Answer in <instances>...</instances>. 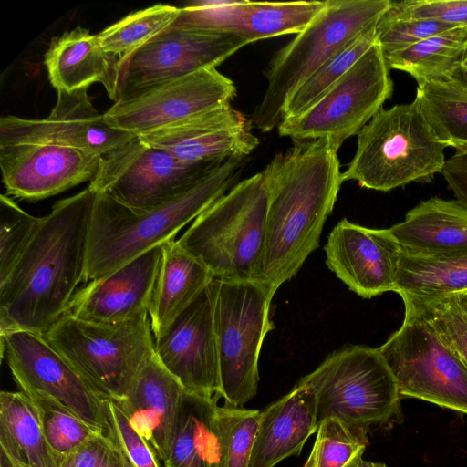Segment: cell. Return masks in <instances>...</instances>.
I'll return each instance as SVG.
<instances>
[{
	"mask_svg": "<svg viewBox=\"0 0 467 467\" xmlns=\"http://www.w3.org/2000/svg\"><path fill=\"white\" fill-rule=\"evenodd\" d=\"M368 443V432L328 418L320 422L303 467H355Z\"/></svg>",
	"mask_w": 467,
	"mask_h": 467,
	"instance_id": "d590c367",
	"label": "cell"
},
{
	"mask_svg": "<svg viewBox=\"0 0 467 467\" xmlns=\"http://www.w3.org/2000/svg\"><path fill=\"white\" fill-rule=\"evenodd\" d=\"M100 156L55 143L0 145L2 182L7 195L39 201L63 192L96 175Z\"/></svg>",
	"mask_w": 467,
	"mask_h": 467,
	"instance_id": "ac0fdd59",
	"label": "cell"
},
{
	"mask_svg": "<svg viewBox=\"0 0 467 467\" xmlns=\"http://www.w3.org/2000/svg\"><path fill=\"white\" fill-rule=\"evenodd\" d=\"M57 92V102L45 119L2 117L0 145L55 143L102 157L137 137L109 126L103 114L93 106L88 88L72 92Z\"/></svg>",
	"mask_w": 467,
	"mask_h": 467,
	"instance_id": "e0dca14e",
	"label": "cell"
},
{
	"mask_svg": "<svg viewBox=\"0 0 467 467\" xmlns=\"http://www.w3.org/2000/svg\"><path fill=\"white\" fill-rule=\"evenodd\" d=\"M58 467H130L108 433L95 432L58 461Z\"/></svg>",
	"mask_w": 467,
	"mask_h": 467,
	"instance_id": "7bdbcfd3",
	"label": "cell"
},
{
	"mask_svg": "<svg viewBox=\"0 0 467 467\" xmlns=\"http://www.w3.org/2000/svg\"><path fill=\"white\" fill-rule=\"evenodd\" d=\"M467 301V296H462Z\"/></svg>",
	"mask_w": 467,
	"mask_h": 467,
	"instance_id": "681fc988",
	"label": "cell"
},
{
	"mask_svg": "<svg viewBox=\"0 0 467 467\" xmlns=\"http://www.w3.org/2000/svg\"><path fill=\"white\" fill-rule=\"evenodd\" d=\"M44 63L57 91L72 92L99 82L113 99L117 59L88 29L77 26L52 38Z\"/></svg>",
	"mask_w": 467,
	"mask_h": 467,
	"instance_id": "d4e9b609",
	"label": "cell"
},
{
	"mask_svg": "<svg viewBox=\"0 0 467 467\" xmlns=\"http://www.w3.org/2000/svg\"><path fill=\"white\" fill-rule=\"evenodd\" d=\"M327 267L363 298L393 291L402 248L389 229L365 227L343 218L324 248Z\"/></svg>",
	"mask_w": 467,
	"mask_h": 467,
	"instance_id": "d6986e66",
	"label": "cell"
},
{
	"mask_svg": "<svg viewBox=\"0 0 467 467\" xmlns=\"http://www.w3.org/2000/svg\"><path fill=\"white\" fill-rule=\"evenodd\" d=\"M416 300L423 306L438 332L467 368V301L460 295Z\"/></svg>",
	"mask_w": 467,
	"mask_h": 467,
	"instance_id": "f35d334b",
	"label": "cell"
},
{
	"mask_svg": "<svg viewBox=\"0 0 467 467\" xmlns=\"http://www.w3.org/2000/svg\"><path fill=\"white\" fill-rule=\"evenodd\" d=\"M463 151H467V150H463Z\"/></svg>",
	"mask_w": 467,
	"mask_h": 467,
	"instance_id": "f907efd6",
	"label": "cell"
},
{
	"mask_svg": "<svg viewBox=\"0 0 467 467\" xmlns=\"http://www.w3.org/2000/svg\"><path fill=\"white\" fill-rule=\"evenodd\" d=\"M317 428L315 394L299 381L261 411L249 467H275L287 457L298 456Z\"/></svg>",
	"mask_w": 467,
	"mask_h": 467,
	"instance_id": "cb8c5ba5",
	"label": "cell"
},
{
	"mask_svg": "<svg viewBox=\"0 0 467 467\" xmlns=\"http://www.w3.org/2000/svg\"><path fill=\"white\" fill-rule=\"evenodd\" d=\"M251 124L230 105L139 137L183 163L220 165L244 159L258 146Z\"/></svg>",
	"mask_w": 467,
	"mask_h": 467,
	"instance_id": "44dd1931",
	"label": "cell"
},
{
	"mask_svg": "<svg viewBox=\"0 0 467 467\" xmlns=\"http://www.w3.org/2000/svg\"><path fill=\"white\" fill-rule=\"evenodd\" d=\"M453 28L457 27L435 20L402 18L389 8L377 22L376 36L386 55Z\"/></svg>",
	"mask_w": 467,
	"mask_h": 467,
	"instance_id": "ab89813d",
	"label": "cell"
},
{
	"mask_svg": "<svg viewBox=\"0 0 467 467\" xmlns=\"http://www.w3.org/2000/svg\"><path fill=\"white\" fill-rule=\"evenodd\" d=\"M393 291L419 300L467 292V251L437 255L402 251Z\"/></svg>",
	"mask_w": 467,
	"mask_h": 467,
	"instance_id": "f546056e",
	"label": "cell"
},
{
	"mask_svg": "<svg viewBox=\"0 0 467 467\" xmlns=\"http://www.w3.org/2000/svg\"><path fill=\"white\" fill-rule=\"evenodd\" d=\"M219 399L184 391L163 461L165 467H222Z\"/></svg>",
	"mask_w": 467,
	"mask_h": 467,
	"instance_id": "4316f807",
	"label": "cell"
},
{
	"mask_svg": "<svg viewBox=\"0 0 467 467\" xmlns=\"http://www.w3.org/2000/svg\"><path fill=\"white\" fill-rule=\"evenodd\" d=\"M415 99L437 136L456 151L467 150V86L455 78L418 84Z\"/></svg>",
	"mask_w": 467,
	"mask_h": 467,
	"instance_id": "1f68e13d",
	"label": "cell"
},
{
	"mask_svg": "<svg viewBox=\"0 0 467 467\" xmlns=\"http://www.w3.org/2000/svg\"><path fill=\"white\" fill-rule=\"evenodd\" d=\"M162 254L163 244L88 282L76 291L66 314L96 323H120L149 313Z\"/></svg>",
	"mask_w": 467,
	"mask_h": 467,
	"instance_id": "7402d4cb",
	"label": "cell"
},
{
	"mask_svg": "<svg viewBox=\"0 0 467 467\" xmlns=\"http://www.w3.org/2000/svg\"><path fill=\"white\" fill-rule=\"evenodd\" d=\"M184 391L154 354L139 372L126 396L115 400L160 461L165 459Z\"/></svg>",
	"mask_w": 467,
	"mask_h": 467,
	"instance_id": "603a6c76",
	"label": "cell"
},
{
	"mask_svg": "<svg viewBox=\"0 0 467 467\" xmlns=\"http://www.w3.org/2000/svg\"><path fill=\"white\" fill-rule=\"evenodd\" d=\"M235 95L232 79L205 68L119 99L103 116L109 126L140 136L230 106Z\"/></svg>",
	"mask_w": 467,
	"mask_h": 467,
	"instance_id": "5bb4252c",
	"label": "cell"
},
{
	"mask_svg": "<svg viewBox=\"0 0 467 467\" xmlns=\"http://www.w3.org/2000/svg\"><path fill=\"white\" fill-rule=\"evenodd\" d=\"M261 172L266 214L257 282L275 293L319 246L343 180L337 150L327 139L296 142Z\"/></svg>",
	"mask_w": 467,
	"mask_h": 467,
	"instance_id": "6da1fadb",
	"label": "cell"
},
{
	"mask_svg": "<svg viewBox=\"0 0 467 467\" xmlns=\"http://www.w3.org/2000/svg\"><path fill=\"white\" fill-rule=\"evenodd\" d=\"M43 337L104 400L124 398L155 354L149 313L120 323H96L65 314Z\"/></svg>",
	"mask_w": 467,
	"mask_h": 467,
	"instance_id": "52a82bcc",
	"label": "cell"
},
{
	"mask_svg": "<svg viewBox=\"0 0 467 467\" xmlns=\"http://www.w3.org/2000/svg\"><path fill=\"white\" fill-rule=\"evenodd\" d=\"M22 392L35 405L45 438L58 461L99 432L55 398L36 390Z\"/></svg>",
	"mask_w": 467,
	"mask_h": 467,
	"instance_id": "e575fe53",
	"label": "cell"
},
{
	"mask_svg": "<svg viewBox=\"0 0 467 467\" xmlns=\"http://www.w3.org/2000/svg\"><path fill=\"white\" fill-rule=\"evenodd\" d=\"M389 11L402 18L435 20L467 27V0L391 1Z\"/></svg>",
	"mask_w": 467,
	"mask_h": 467,
	"instance_id": "b9f144b4",
	"label": "cell"
},
{
	"mask_svg": "<svg viewBox=\"0 0 467 467\" xmlns=\"http://www.w3.org/2000/svg\"><path fill=\"white\" fill-rule=\"evenodd\" d=\"M214 279L213 274L172 239L163 244L162 261L149 307L154 338L162 335Z\"/></svg>",
	"mask_w": 467,
	"mask_h": 467,
	"instance_id": "83f0119b",
	"label": "cell"
},
{
	"mask_svg": "<svg viewBox=\"0 0 467 467\" xmlns=\"http://www.w3.org/2000/svg\"><path fill=\"white\" fill-rule=\"evenodd\" d=\"M355 467H387L385 463L383 462H368V461H366V460H363V458H361L358 462L357 464L355 465Z\"/></svg>",
	"mask_w": 467,
	"mask_h": 467,
	"instance_id": "f6af8a7d",
	"label": "cell"
},
{
	"mask_svg": "<svg viewBox=\"0 0 467 467\" xmlns=\"http://www.w3.org/2000/svg\"><path fill=\"white\" fill-rule=\"evenodd\" d=\"M180 7L157 4L130 13L98 34L102 48L118 60L124 58L171 26Z\"/></svg>",
	"mask_w": 467,
	"mask_h": 467,
	"instance_id": "836d02e7",
	"label": "cell"
},
{
	"mask_svg": "<svg viewBox=\"0 0 467 467\" xmlns=\"http://www.w3.org/2000/svg\"><path fill=\"white\" fill-rule=\"evenodd\" d=\"M376 25L348 43L298 86L285 102L284 119L308 109L376 43Z\"/></svg>",
	"mask_w": 467,
	"mask_h": 467,
	"instance_id": "d6a6232c",
	"label": "cell"
},
{
	"mask_svg": "<svg viewBox=\"0 0 467 467\" xmlns=\"http://www.w3.org/2000/svg\"><path fill=\"white\" fill-rule=\"evenodd\" d=\"M390 0H327L324 9L272 58L252 123L268 132L284 119L290 95L338 50L377 23Z\"/></svg>",
	"mask_w": 467,
	"mask_h": 467,
	"instance_id": "8992f818",
	"label": "cell"
},
{
	"mask_svg": "<svg viewBox=\"0 0 467 467\" xmlns=\"http://www.w3.org/2000/svg\"><path fill=\"white\" fill-rule=\"evenodd\" d=\"M402 251L418 255L467 251V208L457 200L432 197L389 228Z\"/></svg>",
	"mask_w": 467,
	"mask_h": 467,
	"instance_id": "484cf974",
	"label": "cell"
},
{
	"mask_svg": "<svg viewBox=\"0 0 467 467\" xmlns=\"http://www.w3.org/2000/svg\"><path fill=\"white\" fill-rule=\"evenodd\" d=\"M467 52V27H457L386 54L389 69L410 74L418 84L450 78L461 68Z\"/></svg>",
	"mask_w": 467,
	"mask_h": 467,
	"instance_id": "4dcf8cb0",
	"label": "cell"
},
{
	"mask_svg": "<svg viewBox=\"0 0 467 467\" xmlns=\"http://www.w3.org/2000/svg\"><path fill=\"white\" fill-rule=\"evenodd\" d=\"M0 467H58L35 405L22 391L0 392Z\"/></svg>",
	"mask_w": 467,
	"mask_h": 467,
	"instance_id": "f1b7e54d",
	"label": "cell"
},
{
	"mask_svg": "<svg viewBox=\"0 0 467 467\" xmlns=\"http://www.w3.org/2000/svg\"><path fill=\"white\" fill-rule=\"evenodd\" d=\"M299 381L315 394L318 425L335 418L368 432L402 417L397 380L378 348H343Z\"/></svg>",
	"mask_w": 467,
	"mask_h": 467,
	"instance_id": "ba28073f",
	"label": "cell"
},
{
	"mask_svg": "<svg viewBox=\"0 0 467 467\" xmlns=\"http://www.w3.org/2000/svg\"><path fill=\"white\" fill-rule=\"evenodd\" d=\"M447 147L415 99L381 109L357 134L356 153L342 180L379 192L430 182L442 171Z\"/></svg>",
	"mask_w": 467,
	"mask_h": 467,
	"instance_id": "277c9868",
	"label": "cell"
},
{
	"mask_svg": "<svg viewBox=\"0 0 467 467\" xmlns=\"http://www.w3.org/2000/svg\"><path fill=\"white\" fill-rule=\"evenodd\" d=\"M42 217L27 213L7 194L0 196V285L9 278Z\"/></svg>",
	"mask_w": 467,
	"mask_h": 467,
	"instance_id": "74e56055",
	"label": "cell"
},
{
	"mask_svg": "<svg viewBox=\"0 0 467 467\" xmlns=\"http://www.w3.org/2000/svg\"><path fill=\"white\" fill-rule=\"evenodd\" d=\"M324 1L195 2L180 7L171 26L260 39L300 33L326 6Z\"/></svg>",
	"mask_w": 467,
	"mask_h": 467,
	"instance_id": "ffe728a7",
	"label": "cell"
},
{
	"mask_svg": "<svg viewBox=\"0 0 467 467\" xmlns=\"http://www.w3.org/2000/svg\"><path fill=\"white\" fill-rule=\"evenodd\" d=\"M96 192L88 187L57 202L0 285V334L43 336L67 310L84 277Z\"/></svg>",
	"mask_w": 467,
	"mask_h": 467,
	"instance_id": "7a4b0ae2",
	"label": "cell"
},
{
	"mask_svg": "<svg viewBox=\"0 0 467 467\" xmlns=\"http://www.w3.org/2000/svg\"><path fill=\"white\" fill-rule=\"evenodd\" d=\"M393 93L385 55L376 43L308 109L285 119L278 133L296 142L327 139L336 150L382 109Z\"/></svg>",
	"mask_w": 467,
	"mask_h": 467,
	"instance_id": "8fae6325",
	"label": "cell"
},
{
	"mask_svg": "<svg viewBox=\"0 0 467 467\" xmlns=\"http://www.w3.org/2000/svg\"><path fill=\"white\" fill-rule=\"evenodd\" d=\"M1 335L2 358L20 391L46 393L99 432H108L105 400L98 395L43 336L16 330Z\"/></svg>",
	"mask_w": 467,
	"mask_h": 467,
	"instance_id": "9a60e30c",
	"label": "cell"
},
{
	"mask_svg": "<svg viewBox=\"0 0 467 467\" xmlns=\"http://www.w3.org/2000/svg\"><path fill=\"white\" fill-rule=\"evenodd\" d=\"M250 42L240 36L169 26L117 61L114 102L146 88L213 68Z\"/></svg>",
	"mask_w": 467,
	"mask_h": 467,
	"instance_id": "4fadbf2b",
	"label": "cell"
},
{
	"mask_svg": "<svg viewBox=\"0 0 467 467\" xmlns=\"http://www.w3.org/2000/svg\"><path fill=\"white\" fill-rule=\"evenodd\" d=\"M213 324L221 398L243 407L257 393L263 341L275 327L270 305L275 292L260 282L213 280Z\"/></svg>",
	"mask_w": 467,
	"mask_h": 467,
	"instance_id": "30bf717a",
	"label": "cell"
},
{
	"mask_svg": "<svg viewBox=\"0 0 467 467\" xmlns=\"http://www.w3.org/2000/svg\"><path fill=\"white\" fill-rule=\"evenodd\" d=\"M266 194L262 172L236 182L202 212L179 244L215 279L257 282L265 245Z\"/></svg>",
	"mask_w": 467,
	"mask_h": 467,
	"instance_id": "5b68a950",
	"label": "cell"
},
{
	"mask_svg": "<svg viewBox=\"0 0 467 467\" xmlns=\"http://www.w3.org/2000/svg\"><path fill=\"white\" fill-rule=\"evenodd\" d=\"M218 165L186 164L139 136L100 158L88 188L149 210L186 193Z\"/></svg>",
	"mask_w": 467,
	"mask_h": 467,
	"instance_id": "7c38bea8",
	"label": "cell"
},
{
	"mask_svg": "<svg viewBox=\"0 0 467 467\" xmlns=\"http://www.w3.org/2000/svg\"><path fill=\"white\" fill-rule=\"evenodd\" d=\"M441 174L457 201L467 208V151H456L448 158Z\"/></svg>",
	"mask_w": 467,
	"mask_h": 467,
	"instance_id": "ee69618b",
	"label": "cell"
},
{
	"mask_svg": "<svg viewBox=\"0 0 467 467\" xmlns=\"http://www.w3.org/2000/svg\"><path fill=\"white\" fill-rule=\"evenodd\" d=\"M461 68L463 70H467V52L462 61Z\"/></svg>",
	"mask_w": 467,
	"mask_h": 467,
	"instance_id": "7dc6e473",
	"label": "cell"
},
{
	"mask_svg": "<svg viewBox=\"0 0 467 467\" xmlns=\"http://www.w3.org/2000/svg\"><path fill=\"white\" fill-rule=\"evenodd\" d=\"M460 296H467V292H465V293H463V294H461Z\"/></svg>",
	"mask_w": 467,
	"mask_h": 467,
	"instance_id": "c3c4849f",
	"label": "cell"
},
{
	"mask_svg": "<svg viewBox=\"0 0 467 467\" xmlns=\"http://www.w3.org/2000/svg\"><path fill=\"white\" fill-rule=\"evenodd\" d=\"M467 86V70L460 68L453 76Z\"/></svg>",
	"mask_w": 467,
	"mask_h": 467,
	"instance_id": "bcb514c9",
	"label": "cell"
},
{
	"mask_svg": "<svg viewBox=\"0 0 467 467\" xmlns=\"http://www.w3.org/2000/svg\"><path fill=\"white\" fill-rule=\"evenodd\" d=\"M155 356L190 393L221 398L213 281L154 338Z\"/></svg>",
	"mask_w": 467,
	"mask_h": 467,
	"instance_id": "2e32d148",
	"label": "cell"
},
{
	"mask_svg": "<svg viewBox=\"0 0 467 467\" xmlns=\"http://www.w3.org/2000/svg\"><path fill=\"white\" fill-rule=\"evenodd\" d=\"M108 435L117 445L130 467H161L160 459L130 425L123 410L114 400L105 399Z\"/></svg>",
	"mask_w": 467,
	"mask_h": 467,
	"instance_id": "60d3db41",
	"label": "cell"
},
{
	"mask_svg": "<svg viewBox=\"0 0 467 467\" xmlns=\"http://www.w3.org/2000/svg\"><path fill=\"white\" fill-rule=\"evenodd\" d=\"M258 410L218 405L217 422L222 446V467H249L258 420Z\"/></svg>",
	"mask_w": 467,
	"mask_h": 467,
	"instance_id": "8d00e7d4",
	"label": "cell"
},
{
	"mask_svg": "<svg viewBox=\"0 0 467 467\" xmlns=\"http://www.w3.org/2000/svg\"><path fill=\"white\" fill-rule=\"evenodd\" d=\"M404 320L378 348L400 398H414L467 415V368L443 339L423 306L400 296Z\"/></svg>",
	"mask_w": 467,
	"mask_h": 467,
	"instance_id": "9c48e42d",
	"label": "cell"
},
{
	"mask_svg": "<svg viewBox=\"0 0 467 467\" xmlns=\"http://www.w3.org/2000/svg\"><path fill=\"white\" fill-rule=\"evenodd\" d=\"M243 161L223 162L183 195L149 210L135 209L107 193L96 192L83 282L109 275L146 251L174 239L235 184Z\"/></svg>",
	"mask_w": 467,
	"mask_h": 467,
	"instance_id": "3957f363",
	"label": "cell"
}]
</instances>
